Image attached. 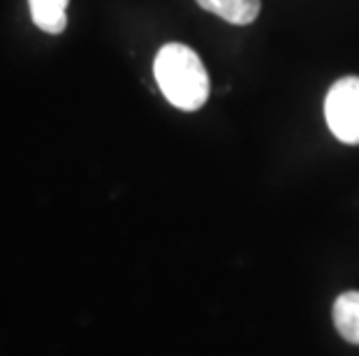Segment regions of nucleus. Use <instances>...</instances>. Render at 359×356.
<instances>
[{"mask_svg": "<svg viewBox=\"0 0 359 356\" xmlns=\"http://www.w3.org/2000/svg\"><path fill=\"white\" fill-rule=\"evenodd\" d=\"M154 74L167 102L181 111H195L209 100L206 67L186 44H165L154 60Z\"/></svg>", "mask_w": 359, "mask_h": 356, "instance_id": "nucleus-1", "label": "nucleus"}, {"mask_svg": "<svg viewBox=\"0 0 359 356\" xmlns=\"http://www.w3.org/2000/svg\"><path fill=\"white\" fill-rule=\"evenodd\" d=\"M325 118L339 141L359 143V77H346L330 88Z\"/></svg>", "mask_w": 359, "mask_h": 356, "instance_id": "nucleus-2", "label": "nucleus"}, {"mask_svg": "<svg viewBox=\"0 0 359 356\" xmlns=\"http://www.w3.org/2000/svg\"><path fill=\"white\" fill-rule=\"evenodd\" d=\"M200 7L236 26L253 24L259 14V0H197Z\"/></svg>", "mask_w": 359, "mask_h": 356, "instance_id": "nucleus-3", "label": "nucleus"}, {"mask_svg": "<svg viewBox=\"0 0 359 356\" xmlns=\"http://www.w3.org/2000/svg\"><path fill=\"white\" fill-rule=\"evenodd\" d=\"M334 327L348 343L359 345V292H346L336 299Z\"/></svg>", "mask_w": 359, "mask_h": 356, "instance_id": "nucleus-4", "label": "nucleus"}, {"mask_svg": "<svg viewBox=\"0 0 359 356\" xmlns=\"http://www.w3.org/2000/svg\"><path fill=\"white\" fill-rule=\"evenodd\" d=\"M67 3L70 0H28L30 17H33L35 26L44 30V33L60 35L67 26Z\"/></svg>", "mask_w": 359, "mask_h": 356, "instance_id": "nucleus-5", "label": "nucleus"}]
</instances>
